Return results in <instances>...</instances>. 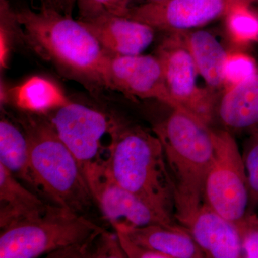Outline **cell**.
I'll return each mask as SVG.
<instances>
[{
	"instance_id": "d4e9b609",
	"label": "cell",
	"mask_w": 258,
	"mask_h": 258,
	"mask_svg": "<svg viewBox=\"0 0 258 258\" xmlns=\"http://www.w3.org/2000/svg\"><path fill=\"white\" fill-rule=\"evenodd\" d=\"M121 0H77L79 20H84L103 14L119 15Z\"/></svg>"
},
{
	"instance_id": "9a60e30c",
	"label": "cell",
	"mask_w": 258,
	"mask_h": 258,
	"mask_svg": "<svg viewBox=\"0 0 258 258\" xmlns=\"http://www.w3.org/2000/svg\"><path fill=\"white\" fill-rule=\"evenodd\" d=\"M216 113L229 132L250 133L258 128V74L224 90Z\"/></svg>"
},
{
	"instance_id": "7402d4cb",
	"label": "cell",
	"mask_w": 258,
	"mask_h": 258,
	"mask_svg": "<svg viewBox=\"0 0 258 258\" xmlns=\"http://www.w3.org/2000/svg\"><path fill=\"white\" fill-rule=\"evenodd\" d=\"M247 186L249 205L247 214L254 213L258 209V128L250 132L242 154Z\"/></svg>"
},
{
	"instance_id": "cb8c5ba5",
	"label": "cell",
	"mask_w": 258,
	"mask_h": 258,
	"mask_svg": "<svg viewBox=\"0 0 258 258\" xmlns=\"http://www.w3.org/2000/svg\"><path fill=\"white\" fill-rule=\"evenodd\" d=\"M236 225L240 232L243 257L258 258L257 214H246Z\"/></svg>"
},
{
	"instance_id": "603a6c76",
	"label": "cell",
	"mask_w": 258,
	"mask_h": 258,
	"mask_svg": "<svg viewBox=\"0 0 258 258\" xmlns=\"http://www.w3.org/2000/svg\"><path fill=\"white\" fill-rule=\"evenodd\" d=\"M257 74V64L250 56L241 52H230L224 69L225 90Z\"/></svg>"
},
{
	"instance_id": "2e32d148",
	"label": "cell",
	"mask_w": 258,
	"mask_h": 258,
	"mask_svg": "<svg viewBox=\"0 0 258 258\" xmlns=\"http://www.w3.org/2000/svg\"><path fill=\"white\" fill-rule=\"evenodd\" d=\"M52 207L20 184L4 166L0 164V228L44 215Z\"/></svg>"
},
{
	"instance_id": "ffe728a7",
	"label": "cell",
	"mask_w": 258,
	"mask_h": 258,
	"mask_svg": "<svg viewBox=\"0 0 258 258\" xmlns=\"http://www.w3.org/2000/svg\"><path fill=\"white\" fill-rule=\"evenodd\" d=\"M226 17V26L231 39L238 44L258 41V13L252 4L235 2Z\"/></svg>"
},
{
	"instance_id": "7a4b0ae2",
	"label": "cell",
	"mask_w": 258,
	"mask_h": 258,
	"mask_svg": "<svg viewBox=\"0 0 258 258\" xmlns=\"http://www.w3.org/2000/svg\"><path fill=\"white\" fill-rule=\"evenodd\" d=\"M110 137L108 175L168 221L176 224L175 189L156 134L115 120Z\"/></svg>"
},
{
	"instance_id": "8992f818",
	"label": "cell",
	"mask_w": 258,
	"mask_h": 258,
	"mask_svg": "<svg viewBox=\"0 0 258 258\" xmlns=\"http://www.w3.org/2000/svg\"><path fill=\"white\" fill-rule=\"evenodd\" d=\"M212 139L214 158L205 181L204 202L236 224L245 217L249 205L243 158L228 130L212 129Z\"/></svg>"
},
{
	"instance_id": "52a82bcc",
	"label": "cell",
	"mask_w": 258,
	"mask_h": 258,
	"mask_svg": "<svg viewBox=\"0 0 258 258\" xmlns=\"http://www.w3.org/2000/svg\"><path fill=\"white\" fill-rule=\"evenodd\" d=\"M61 140L69 147L88 177L106 163L102 157L103 139L115 120L103 112L71 101L46 115Z\"/></svg>"
},
{
	"instance_id": "e0dca14e",
	"label": "cell",
	"mask_w": 258,
	"mask_h": 258,
	"mask_svg": "<svg viewBox=\"0 0 258 258\" xmlns=\"http://www.w3.org/2000/svg\"><path fill=\"white\" fill-rule=\"evenodd\" d=\"M1 101L11 102L20 112L46 115L71 100L62 88L50 79L35 76L23 83L1 91Z\"/></svg>"
},
{
	"instance_id": "ac0fdd59",
	"label": "cell",
	"mask_w": 258,
	"mask_h": 258,
	"mask_svg": "<svg viewBox=\"0 0 258 258\" xmlns=\"http://www.w3.org/2000/svg\"><path fill=\"white\" fill-rule=\"evenodd\" d=\"M180 34L207 87L215 93L224 91V69L230 52L207 30L196 29Z\"/></svg>"
},
{
	"instance_id": "f546056e",
	"label": "cell",
	"mask_w": 258,
	"mask_h": 258,
	"mask_svg": "<svg viewBox=\"0 0 258 258\" xmlns=\"http://www.w3.org/2000/svg\"><path fill=\"white\" fill-rule=\"evenodd\" d=\"M257 211H258V209H257ZM256 213H257V212H256ZM257 215H258V213H257Z\"/></svg>"
},
{
	"instance_id": "5bb4252c",
	"label": "cell",
	"mask_w": 258,
	"mask_h": 258,
	"mask_svg": "<svg viewBox=\"0 0 258 258\" xmlns=\"http://www.w3.org/2000/svg\"><path fill=\"white\" fill-rule=\"evenodd\" d=\"M131 240L165 255L166 258H202L205 254L181 225L155 224L145 227H120Z\"/></svg>"
},
{
	"instance_id": "4316f807",
	"label": "cell",
	"mask_w": 258,
	"mask_h": 258,
	"mask_svg": "<svg viewBox=\"0 0 258 258\" xmlns=\"http://www.w3.org/2000/svg\"><path fill=\"white\" fill-rule=\"evenodd\" d=\"M77 0H50L49 5L54 7L62 13L68 15H72Z\"/></svg>"
},
{
	"instance_id": "83f0119b",
	"label": "cell",
	"mask_w": 258,
	"mask_h": 258,
	"mask_svg": "<svg viewBox=\"0 0 258 258\" xmlns=\"http://www.w3.org/2000/svg\"><path fill=\"white\" fill-rule=\"evenodd\" d=\"M163 1H165V0H121L119 15L123 16L129 8H133V7L138 6V5L161 3V2Z\"/></svg>"
},
{
	"instance_id": "6da1fadb",
	"label": "cell",
	"mask_w": 258,
	"mask_h": 258,
	"mask_svg": "<svg viewBox=\"0 0 258 258\" xmlns=\"http://www.w3.org/2000/svg\"><path fill=\"white\" fill-rule=\"evenodd\" d=\"M25 44L60 74L80 83L93 94L107 88L109 54L79 19L54 7L16 10Z\"/></svg>"
},
{
	"instance_id": "d6986e66",
	"label": "cell",
	"mask_w": 258,
	"mask_h": 258,
	"mask_svg": "<svg viewBox=\"0 0 258 258\" xmlns=\"http://www.w3.org/2000/svg\"><path fill=\"white\" fill-rule=\"evenodd\" d=\"M0 164L17 179L33 186L26 135L20 125L6 118L0 120Z\"/></svg>"
},
{
	"instance_id": "8fae6325",
	"label": "cell",
	"mask_w": 258,
	"mask_h": 258,
	"mask_svg": "<svg viewBox=\"0 0 258 258\" xmlns=\"http://www.w3.org/2000/svg\"><path fill=\"white\" fill-rule=\"evenodd\" d=\"M88 184L106 220L113 228L171 223L135 195L123 189L108 175L106 165L88 178Z\"/></svg>"
},
{
	"instance_id": "9c48e42d",
	"label": "cell",
	"mask_w": 258,
	"mask_h": 258,
	"mask_svg": "<svg viewBox=\"0 0 258 258\" xmlns=\"http://www.w3.org/2000/svg\"><path fill=\"white\" fill-rule=\"evenodd\" d=\"M106 79L108 90L128 98L157 100L171 109L181 110L168 91L162 64L156 55L109 54Z\"/></svg>"
},
{
	"instance_id": "484cf974",
	"label": "cell",
	"mask_w": 258,
	"mask_h": 258,
	"mask_svg": "<svg viewBox=\"0 0 258 258\" xmlns=\"http://www.w3.org/2000/svg\"><path fill=\"white\" fill-rule=\"evenodd\" d=\"M120 247L126 257L130 258H166L165 255L147 248L144 246L136 243L133 240L120 231H115Z\"/></svg>"
},
{
	"instance_id": "f1b7e54d",
	"label": "cell",
	"mask_w": 258,
	"mask_h": 258,
	"mask_svg": "<svg viewBox=\"0 0 258 258\" xmlns=\"http://www.w3.org/2000/svg\"><path fill=\"white\" fill-rule=\"evenodd\" d=\"M232 2H244V3H249L252 4L254 3H258V0H232Z\"/></svg>"
},
{
	"instance_id": "7c38bea8",
	"label": "cell",
	"mask_w": 258,
	"mask_h": 258,
	"mask_svg": "<svg viewBox=\"0 0 258 258\" xmlns=\"http://www.w3.org/2000/svg\"><path fill=\"white\" fill-rule=\"evenodd\" d=\"M81 21L111 55L143 54L155 37L156 30L152 27L120 15L103 14Z\"/></svg>"
},
{
	"instance_id": "277c9868",
	"label": "cell",
	"mask_w": 258,
	"mask_h": 258,
	"mask_svg": "<svg viewBox=\"0 0 258 258\" xmlns=\"http://www.w3.org/2000/svg\"><path fill=\"white\" fill-rule=\"evenodd\" d=\"M18 123L28 139L34 187L57 206L84 215L95 203L92 192L79 161L46 115L22 112Z\"/></svg>"
},
{
	"instance_id": "4fadbf2b",
	"label": "cell",
	"mask_w": 258,
	"mask_h": 258,
	"mask_svg": "<svg viewBox=\"0 0 258 258\" xmlns=\"http://www.w3.org/2000/svg\"><path fill=\"white\" fill-rule=\"evenodd\" d=\"M184 227L205 257H243L240 232L233 222L203 202Z\"/></svg>"
},
{
	"instance_id": "3957f363",
	"label": "cell",
	"mask_w": 258,
	"mask_h": 258,
	"mask_svg": "<svg viewBox=\"0 0 258 258\" xmlns=\"http://www.w3.org/2000/svg\"><path fill=\"white\" fill-rule=\"evenodd\" d=\"M164 149L175 189V219L184 226L204 202L214 158L212 128L196 117L172 109L154 129Z\"/></svg>"
},
{
	"instance_id": "5b68a950",
	"label": "cell",
	"mask_w": 258,
	"mask_h": 258,
	"mask_svg": "<svg viewBox=\"0 0 258 258\" xmlns=\"http://www.w3.org/2000/svg\"><path fill=\"white\" fill-rule=\"evenodd\" d=\"M105 229L57 205L41 216L1 230L0 257L34 258L86 242Z\"/></svg>"
},
{
	"instance_id": "30bf717a",
	"label": "cell",
	"mask_w": 258,
	"mask_h": 258,
	"mask_svg": "<svg viewBox=\"0 0 258 258\" xmlns=\"http://www.w3.org/2000/svg\"><path fill=\"white\" fill-rule=\"evenodd\" d=\"M232 0H165L129 8L123 16L147 24L155 30L182 33L225 16Z\"/></svg>"
},
{
	"instance_id": "44dd1931",
	"label": "cell",
	"mask_w": 258,
	"mask_h": 258,
	"mask_svg": "<svg viewBox=\"0 0 258 258\" xmlns=\"http://www.w3.org/2000/svg\"><path fill=\"white\" fill-rule=\"evenodd\" d=\"M17 45H25L23 27L16 11L8 0H0V69L8 68L10 55Z\"/></svg>"
},
{
	"instance_id": "ba28073f",
	"label": "cell",
	"mask_w": 258,
	"mask_h": 258,
	"mask_svg": "<svg viewBox=\"0 0 258 258\" xmlns=\"http://www.w3.org/2000/svg\"><path fill=\"white\" fill-rule=\"evenodd\" d=\"M156 55L162 64L168 91L181 111L210 125L216 113V93L199 87L198 69L181 34H169Z\"/></svg>"
}]
</instances>
